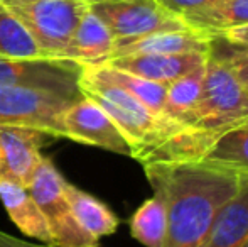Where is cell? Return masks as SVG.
<instances>
[{
  "label": "cell",
  "mask_w": 248,
  "mask_h": 247,
  "mask_svg": "<svg viewBox=\"0 0 248 247\" xmlns=\"http://www.w3.org/2000/svg\"><path fill=\"white\" fill-rule=\"evenodd\" d=\"M142 166L166 207L164 247H202L218 212L238 191L240 173L204 161Z\"/></svg>",
  "instance_id": "1"
},
{
  "label": "cell",
  "mask_w": 248,
  "mask_h": 247,
  "mask_svg": "<svg viewBox=\"0 0 248 247\" xmlns=\"http://www.w3.org/2000/svg\"><path fill=\"white\" fill-rule=\"evenodd\" d=\"M81 93L96 102L115 122L132 148V158L140 161L145 154L164 141L167 135L183 129L152 112L120 86L101 80L90 78L81 73Z\"/></svg>",
  "instance_id": "2"
},
{
  "label": "cell",
  "mask_w": 248,
  "mask_h": 247,
  "mask_svg": "<svg viewBox=\"0 0 248 247\" xmlns=\"http://www.w3.org/2000/svg\"><path fill=\"white\" fill-rule=\"evenodd\" d=\"M248 117V88L216 53L209 51L204 65L202 95L187 127L218 139Z\"/></svg>",
  "instance_id": "3"
},
{
  "label": "cell",
  "mask_w": 248,
  "mask_h": 247,
  "mask_svg": "<svg viewBox=\"0 0 248 247\" xmlns=\"http://www.w3.org/2000/svg\"><path fill=\"white\" fill-rule=\"evenodd\" d=\"M24 24L41 54L64 58L76 26L88 10L86 0H2Z\"/></svg>",
  "instance_id": "4"
},
{
  "label": "cell",
  "mask_w": 248,
  "mask_h": 247,
  "mask_svg": "<svg viewBox=\"0 0 248 247\" xmlns=\"http://www.w3.org/2000/svg\"><path fill=\"white\" fill-rule=\"evenodd\" d=\"M81 95L24 86H0V124L36 129L62 139V114Z\"/></svg>",
  "instance_id": "5"
},
{
  "label": "cell",
  "mask_w": 248,
  "mask_h": 247,
  "mask_svg": "<svg viewBox=\"0 0 248 247\" xmlns=\"http://www.w3.org/2000/svg\"><path fill=\"white\" fill-rule=\"evenodd\" d=\"M66 180L56 168L51 158L41 159L31 180L29 193L46 218L49 231L58 247H79L98 244L76 222L71 205L66 197Z\"/></svg>",
  "instance_id": "6"
},
{
  "label": "cell",
  "mask_w": 248,
  "mask_h": 247,
  "mask_svg": "<svg viewBox=\"0 0 248 247\" xmlns=\"http://www.w3.org/2000/svg\"><path fill=\"white\" fill-rule=\"evenodd\" d=\"M88 7L110 29L115 43L137 39L159 31L187 27L157 0H96L88 3Z\"/></svg>",
  "instance_id": "7"
},
{
  "label": "cell",
  "mask_w": 248,
  "mask_h": 247,
  "mask_svg": "<svg viewBox=\"0 0 248 247\" xmlns=\"http://www.w3.org/2000/svg\"><path fill=\"white\" fill-rule=\"evenodd\" d=\"M83 65L68 58L0 56V86H24L81 95Z\"/></svg>",
  "instance_id": "8"
},
{
  "label": "cell",
  "mask_w": 248,
  "mask_h": 247,
  "mask_svg": "<svg viewBox=\"0 0 248 247\" xmlns=\"http://www.w3.org/2000/svg\"><path fill=\"white\" fill-rule=\"evenodd\" d=\"M62 139L132 158V148L108 114L83 95L62 114Z\"/></svg>",
  "instance_id": "9"
},
{
  "label": "cell",
  "mask_w": 248,
  "mask_h": 247,
  "mask_svg": "<svg viewBox=\"0 0 248 247\" xmlns=\"http://www.w3.org/2000/svg\"><path fill=\"white\" fill-rule=\"evenodd\" d=\"M54 137L43 131L0 124V180L29 186L37 165L43 159V148Z\"/></svg>",
  "instance_id": "10"
},
{
  "label": "cell",
  "mask_w": 248,
  "mask_h": 247,
  "mask_svg": "<svg viewBox=\"0 0 248 247\" xmlns=\"http://www.w3.org/2000/svg\"><path fill=\"white\" fill-rule=\"evenodd\" d=\"M209 53H181V54H128L107 61L113 68L124 69L150 82L169 85L181 76L202 68Z\"/></svg>",
  "instance_id": "11"
},
{
  "label": "cell",
  "mask_w": 248,
  "mask_h": 247,
  "mask_svg": "<svg viewBox=\"0 0 248 247\" xmlns=\"http://www.w3.org/2000/svg\"><path fill=\"white\" fill-rule=\"evenodd\" d=\"M213 37L184 27V29L159 31L137 39L118 41L110 60L128 54H181V53H209ZM108 60V61H110Z\"/></svg>",
  "instance_id": "12"
},
{
  "label": "cell",
  "mask_w": 248,
  "mask_h": 247,
  "mask_svg": "<svg viewBox=\"0 0 248 247\" xmlns=\"http://www.w3.org/2000/svg\"><path fill=\"white\" fill-rule=\"evenodd\" d=\"M115 49V37L105 22L92 10H86L76 26L64 51V58L83 66L105 65Z\"/></svg>",
  "instance_id": "13"
},
{
  "label": "cell",
  "mask_w": 248,
  "mask_h": 247,
  "mask_svg": "<svg viewBox=\"0 0 248 247\" xmlns=\"http://www.w3.org/2000/svg\"><path fill=\"white\" fill-rule=\"evenodd\" d=\"M248 242V175L240 173V188L218 212L202 247H242Z\"/></svg>",
  "instance_id": "14"
},
{
  "label": "cell",
  "mask_w": 248,
  "mask_h": 247,
  "mask_svg": "<svg viewBox=\"0 0 248 247\" xmlns=\"http://www.w3.org/2000/svg\"><path fill=\"white\" fill-rule=\"evenodd\" d=\"M0 200L9 217L24 235L39 239L44 244L54 246V239L49 231L43 212L34 201L27 186L19 183L0 180Z\"/></svg>",
  "instance_id": "15"
},
{
  "label": "cell",
  "mask_w": 248,
  "mask_h": 247,
  "mask_svg": "<svg viewBox=\"0 0 248 247\" xmlns=\"http://www.w3.org/2000/svg\"><path fill=\"white\" fill-rule=\"evenodd\" d=\"M64 188L76 222L93 241L98 242L101 237L117 232L120 218L107 203L90 195L88 191H83L81 188L71 185L69 181H66Z\"/></svg>",
  "instance_id": "16"
},
{
  "label": "cell",
  "mask_w": 248,
  "mask_h": 247,
  "mask_svg": "<svg viewBox=\"0 0 248 247\" xmlns=\"http://www.w3.org/2000/svg\"><path fill=\"white\" fill-rule=\"evenodd\" d=\"M83 75L120 86L122 90L128 92L139 102L144 103L154 115L164 119L162 112H164V103H166L167 85H160V83L140 78V76L132 75V73L124 71V69L113 68L110 65L83 66Z\"/></svg>",
  "instance_id": "17"
},
{
  "label": "cell",
  "mask_w": 248,
  "mask_h": 247,
  "mask_svg": "<svg viewBox=\"0 0 248 247\" xmlns=\"http://www.w3.org/2000/svg\"><path fill=\"white\" fill-rule=\"evenodd\" d=\"M184 24L209 37H218L225 31L248 26V0H216L186 17Z\"/></svg>",
  "instance_id": "18"
},
{
  "label": "cell",
  "mask_w": 248,
  "mask_h": 247,
  "mask_svg": "<svg viewBox=\"0 0 248 247\" xmlns=\"http://www.w3.org/2000/svg\"><path fill=\"white\" fill-rule=\"evenodd\" d=\"M202 80H204V66L167 85L162 112L164 119L181 127L189 125L193 112L196 110L202 95Z\"/></svg>",
  "instance_id": "19"
},
{
  "label": "cell",
  "mask_w": 248,
  "mask_h": 247,
  "mask_svg": "<svg viewBox=\"0 0 248 247\" xmlns=\"http://www.w3.org/2000/svg\"><path fill=\"white\" fill-rule=\"evenodd\" d=\"M130 234L145 247H164L166 242V207L154 195L145 200L128 220Z\"/></svg>",
  "instance_id": "20"
},
{
  "label": "cell",
  "mask_w": 248,
  "mask_h": 247,
  "mask_svg": "<svg viewBox=\"0 0 248 247\" xmlns=\"http://www.w3.org/2000/svg\"><path fill=\"white\" fill-rule=\"evenodd\" d=\"M201 161L248 175V129L235 127L223 132Z\"/></svg>",
  "instance_id": "21"
},
{
  "label": "cell",
  "mask_w": 248,
  "mask_h": 247,
  "mask_svg": "<svg viewBox=\"0 0 248 247\" xmlns=\"http://www.w3.org/2000/svg\"><path fill=\"white\" fill-rule=\"evenodd\" d=\"M0 56L41 58L36 41L24 24L0 0Z\"/></svg>",
  "instance_id": "22"
},
{
  "label": "cell",
  "mask_w": 248,
  "mask_h": 247,
  "mask_svg": "<svg viewBox=\"0 0 248 247\" xmlns=\"http://www.w3.org/2000/svg\"><path fill=\"white\" fill-rule=\"evenodd\" d=\"M211 51L216 53L236 75V78L248 86V49L245 48L233 46V44L225 43L219 37H213Z\"/></svg>",
  "instance_id": "23"
},
{
  "label": "cell",
  "mask_w": 248,
  "mask_h": 247,
  "mask_svg": "<svg viewBox=\"0 0 248 247\" xmlns=\"http://www.w3.org/2000/svg\"><path fill=\"white\" fill-rule=\"evenodd\" d=\"M157 2H159L167 12L179 17L184 22L186 17L206 9V7H209L213 2H216V0H157Z\"/></svg>",
  "instance_id": "24"
},
{
  "label": "cell",
  "mask_w": 248,
  "mask_h": 247,
  "mask_svg": "<svg viewBox=\"0 0 248 247\" xmlns=\"http://www.w3.org/2000/svg\"><path fill=\"white\" fill-rule=\"evenodd\" d=\"M218 37L228 44L248 49V26H242V27H235V29L225 31V33H221Z\"/></svg>",
  "instance_id": "25"
},
{
  "label": "cell",
  "mask_w": 248,
  "mask_h": 247,
  "mask_svg": "<svg viewBox=\"0 0 248 247\" xmlns=\"http://www.w3.org/2000/svg\"><path fill=\"white\" fill-rule=\"evenodd\" d=\"M0 247H54L49 244H32V242L22 241L19 237L7 234V232L0 231Z\"/></svg>",
  "instance_id": "26"
},
{
  "label": "cell",
  "mask_w": 248,
  "mask_h": 247,
  "mask_svg": "<svg viewBox=\"0 0 248 247\" xmlns=\"http://www.w3.org/2000/svg\"><path fill=\"white\" fill-rule=\"evenodd\" d=\"M247 88H248V86H247ZM238 127H247L248 129V117H247V119H243L242 122L238 124Z\"/></svg>",
  "instance_id": "27"
},
{
  "label": "cell",
  "mask_w": 248,
  "mask_h": 247,
  "mask_svg": "<svg viewBox=\"0 0 248 247\" xmlns=\"http://www.w3.org/2000/svg\"><path fill=\"white\" fill-rule=\"evenodd\" d=\"M54 247H58V246H54ZM79 247H98V244H92V246H79Z\"/></svg>",
  "instance_id": "28"
},
{
  "label": "cell",
  "mask_w": 248,
  "mask_h": 247,
  "mask_svg": "<svg viewBox=\"0 0 248 247\" xmlns=\"http://www.w3.org/2000/svg\"><path fill=\"white\" fill-rule=\"evenodd\" d=\"M86 2H88V3H92V2H96V0H86Z\"/></svg>",
  "instance_id": "29"
},
{
  "label": "cell",
  "mask_w": 248,
  "mask_h": 247,
  "mask_svg": "<svg viewBox=\"0 0 248 247\" xmlns=\"http://www.w3.org/2000/svg\"><path fill=\"white\" fill-rule=\"evenodd\" d=\"M242 247H248V242H247V244H243Z\"/></svg>",
  "instance_id": "30"
}]
</instances>
